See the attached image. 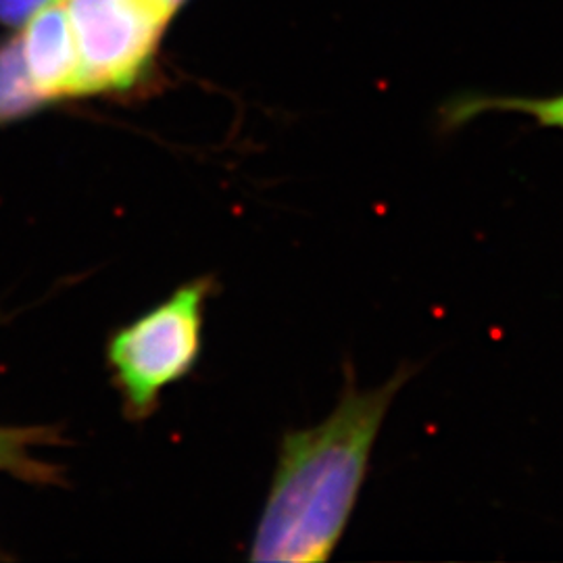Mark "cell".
Masks as SVG:
<instances>
[{
	"mask_svg": "<svg viewBox=\"0 0 563 563\" xmlns=\"http://www.w3.org/2000/svg\"><path fill=\"white\" fill-rule=\"evenodd\" d=\"M341 401L322 423L284 434L253 562H325L341 543L357 504L369 457L395 397L413 376L401 365L390 380L362 390L346 367Z\"/></svg>",
	"mask_w": 563,
	"mask_h": 563,
	"instance_id": "cell-1",
	"label": "cell"
},
{
	"mask_svg": "<svg viewBox=\"0 0 563 563\" xmlns=\"http://www.w3.org/2000/svg\"><path fill=\"white\" fill-rule=\"evenodd\" d=\"M211 278L186 282L139 320L107 339V363L120 390L123 413L142 422L157 411L163 390L184 380L199 362L205 305Z\"/></svg>",
	"mask_w": 563,
	"mask_h": 563,
	"instance_id": "cell-2",
	"label": "cell"
},
{
	"mask_svg": "<svg viewBox=\"0 0 563 563\" xmlns=\"http://www.w3.org/2000/svg\"><path fill=\"white\" fill-rule=\"evenodd\" d=\"M80 55L81 97L123 92L153 63L174 9L167 0H60Z\"/></svg>",
	"mask_w": 563,
	"mask_h": 563,
	"instance_id": "cell-3",
	"label": "cell"
},
{
	"mask_svg": "<svg viewBox=\"0 0 563 563\" xmlns=\"http://www.w3.org/2000/svg\"><path fill=\"white\" fill-rule=\"evenodd\" d=\"M21 55L44 101L81 97V67L71 21L60 0L23 23Z\"/></svg>",
	"mask_w": 563,
	"mask_h": 563,
	"instance_id": "cell-4",
	"label": "cell"
},
{
	"mask_svg": "<svg viewBox=\"0 0 563 563\" xmlns=\"http://www.w3.org/2000/svg\"><path fill=\"white\" fill-rule=\"evenodd\" d=\"M46 104L21 55L20 38L0 44V123L18 120Z\"/></svg>",
	"mask_w": 563,
	"mask_h": 563,
	"instance_id": "cell-5",
	"label": "cell"
},
{
	"mask_svg": "<svg viewBox=\"0 0 563 563\" xmlns=\"http://www.w3.org/2000/svg\"><path fill=\"white\" fill-rule=\"evenodd\" d=\"M486 111L523 113L539 121L543 128L563 130V95L549 99H523V97H472L453 102L446 111L451 125H460Z\"/></svg>",
	"mask_w": 563,
	"mask_h": 563,
	"instance_id": "cell-6",
	"label": "cell"
},
{
	"mask_svg": "<svg viewBox=\"0 0 563 563\" xmlns=\"http://www.w3.org/2000/svg\"><path fill=\"white\" fill-rule=\"evenodd\" d=\"M57 437L51 430H0V470L13 472L36 483H59L57 472L30 455V446L55 443Z\"/></svg>",
	"mask_w": 563,
	"mask_h": 563,
	"instance_id": "cell-7",
	"label": "cell"
},
{
	"mask_svg": "<svg viewBox=\"0 0 563 563\" xmlns=\"http://www.w3.org/2000/svg\"><path fill=\"white\" fill-rule=\"evenodd\" d=\"M55 0H0V23L18 27Z\"/></svg>",
	"mask_w": 563,
	"mask_h": 563,
	"instance_id": "cell-8",
	"label": "cell"
},
{
	"mask_svg": "<svg viewBox=\"0 0 563 563\" xmlns=\"http://www.w3.org/2000/svg\"><path fill=\"white\" fill-rule=\"evenodd\" d=\"M167 2H169V7H172V9H174V13H176V9H178V7H180L181 2H184V0H167Z\"/></svg>",
	"mask_w": 563,
	"mask_h": 563,
	"instance_id": "cell-9",
	"label": "cell"
}]
</instances>
